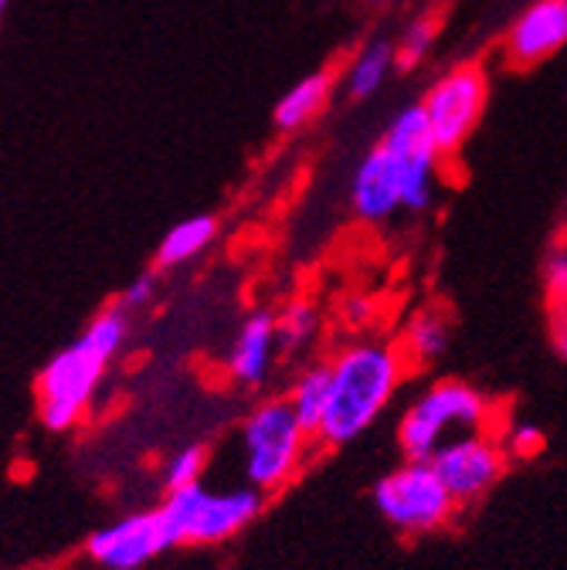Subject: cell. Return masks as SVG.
I'll list each match as a JSON object with an SVG mask.
<instances>
[{
  "label": "cell",
  "mask_w": 567,
  "mask_h": 570,
  "mask_svg": "<svg viewBox=\"0 0 567 570\" xmlns=\"http://www.w3.org/2000/svg\"><path fill=\"white\" fill-rule=\"evenodd\" d=\"M330 361V404L316 428L320 449H343L358 442L391 407L411 367L394 336H353Z\"/></svg>",
  "instance_id": "6da1fadb"
},
{
  "label": "cell",
  "mask_w": 567,
  "mask_h": 570,
  "mask_svg": "<svg viewBox=\"0 0 567 570\" xmlns=\"http://www.w3.org/2000/svg\"><path fill=\"white\" fill-rule=\"evenodd\" d=\"M129 340V313L113 303L99 309L79 340L61 346L38 374V417L48 432H72L99 394L102 374Z\"/></svg>",
  "instance_id": "7a4b0ae2"
},
{
  "label": "cell",
  "mask_w": 567,
  "mask_h": 570,
  "mask_svg": "<svg viewBox=\"0 0 567 570\" xmlns=\"http://www.w3.org/2000/svg\"><path fill=\"white\" fill-rule=\"evenodd\" d=\"M500 417L496 404L459 377H439L424 384L398 417V449L411 462H432V455L469 432H492Z\"/></svg>",
  "instance_id": "3957f363"
},
{
  "label": "cell",
  "mask_w": 567,
  "mask_h": 570,
  "mask_svg": "<svg viewBox=\"0 0 567 570\" xmlns=\"http://www.w3.org/2000/svg\"><path fill=\"white\" fill-rule=\"evenodd\" d=\"M316 439L286 397L255 404L238 428V469L245 485L262 495L286 489L306 465Z\"/></svg>",
  "instance_id": "277c9868"
},
{
  "label": "cell",
  "mask_w": 567,
  "mask_h": 570,
  "mask_svg": "<svg viewBox=\"0 0 567 570\" xmlns=\"http://www.w3.org/2000/svg\"><path fill=\"white\" fill-rule=\"evenodd\" d=\"M170 550L174 547H211L225 543L248 530L262 510L265 495L252 485H228V489H211L204 482L190 489L167 492V499L157 507Z\"/></svg>",
  "instance_id": "5b68a950"
},
{
  "label": "cell",
  "mask_w": 567,
  "mask_h": 570,
  "mask_svg": "<svg viewBox=\"0 0 567 570\" xmlns=\"http://www.w3.org/2000/svg\"><path fill=\"white\" fill-rule=\"evenodd\" d=\"M374 510L401 537H429L449 527L459 513L456 495L446 489L432 462L404 459L374 482Z\"/></svg>",
  "instance_id": "8992f818"
},
{
  "label": "cell",
  "mask_w": 567,
  "mask_h": 570,
  "mask_svg": "<svg viewBox=\"0 0 567 570\" xmlns=\"http://www.w3.org/2000/svg\"><path fill=\"white\" fill-rule=\"evenodd\" d=\"M486 102H489V76L482 65H456L442 71L429 86V92L421 96L429 132L446 160L456 157L469 142V136L476 132L486 112Z\"/></svg>",
  "instance_id": "52a82bcc"
},
{
  "label": "cell",
  "mask_w": 567,
  "mask_h": 570,
  "mask_svg": "<svg viewBox=\"0 0 567 570\" xmlns=\"http://www.w3.org/2000/svg\"><path fill=\"white\" fill-rule=\"evenodd\" d=\"M381 139H388L404 160L401 210H408V214L429 210L436 204V194H439V177H442L446 157L439 154L436 139L429 132V119H424L421 102L398 109Z\"/></svg>",
  "instance_id": "ba28073f"
},
{
  "label": "cell",
  "mask_w": 567,
  "mask_h": 570,
  "mask_svg": "<svg viewBox=\"0 0 567 570\" xmlns=\"http://www.w3.org/2000/svg\"><path fill=\"white\" fill-rule=\"evenodd\" d=\"M510 462L514 459L496 432L459 435L432 455L436 472L442 475L446 489L456 495L459 507H472L479 499H486L489 489H496V482L507 475Z\"/></svg>",
  "instance_id": "9c48e42d"
},
{
  "label": "cell",
  "mask_w": 567,
  "mask_h": 570,
  "mask_svg": "<svg viewBox=\"0 0 567 570\" xmlns=\"http://www.w3.org/2000/svg\"><path fill=\"white\" fill-rule=\"evenodd\" d=\"M170 550L160 510H139L99 527L86 540V557L99 570H139Z\"/></svg>",
  "instance_id": "30bf717a"
},
{
  "label": "cell",
  "mask_w": 567,
  "mask_h": 570,
  "mask_svg": "<svg viewBox=\"0 0 567 570\" xmlns=\"http://www.w3.org/2000/svg\"><path fill=\"white\" fill-rule=\"evenodd\" d=\"M404 160L388 139L374 142L350 177V207L364 225H384L401 210Z\"/></svg>",
  "instance_id": "8fae6325"
},
{
  "label": "cell",
  "mask_w": 567,
  "mask_h": 570,
  "mask_svg": "<svg viewBox=\"0 0 567 570\" xmlns=\"http://www.w3.org/2000/svg\"><path fill=\"white\" fill-rule=\"evenodd\" d=\"M567 48V0H534L524 8L504 41L514 68H537Z\"/></svg>",
  "instance_id": "7c38bea8"
},
{
  "label": "cell",
  "mask_w": 567,
  "mask_h": 570,
  "mask_svg": "<svg viewBox=\"0 0 567 570\" xmlns=\"http://www.w3.org/2000/svg\"><path fill=\"white\" fill-rule=\"evenodd\" d=\"M278 333H275V313L272 309H252L242 326L232 336V346L225 353V371L238 387H262L278 361Z\"/></svg>",
  "instance_id": "4fadbf2b"
},
{
  "label": "cell",
  "mask_w": 567,
  "mask_h": 570,
  "mask_svg": "<svg viewBox=\"0 0 567 570\" xmlns=\"http://www.w3.org/2000/svg\"><path fill=\"white\" fill-rule=\"evenodd\" d=\"M394 340H398L411 371L432 367V364L442 361V356L449 353V346H452V320L436 306H421L401 323Z\"/></svg>",
  "instance_id": "5bb4252c"
},
{
  "label": "cell",
  "mask_w": 567,
  "mask_h": 570,
  "mask_svg": "<svg viewBox=\"0 0 567 570\" xmlns=\"http://www.w3.org/2000/svg\"><path fill=\"white\" fill-rule=\"evenodd\" d=\"M333 86H336L333 71H326V68L310 71V76H303L300 82H293L286 92L278 96V102L272 109V126L278 132H300L330 106Z\"/></svg>",
  "instance_id": "9a60e30c"
},
{
  "label": "cell",
  "mask_w": 567,
  "mask_h": 570,
  "mask_svg": "<svg viewBox=\"0 0 567 570\" xmlns=\"http://www.w3.org/2000/svg\"><path fill=\"white\" fill-rule=\"evenodd\" d=\"M394 68H398L394 41L374 38V41H368L358 55L350 58V65L343 71V92L353 102H364V99H371V96H378L384 89V82L391 79Z\"/></svg>",
  "instance_id": "2e32d148"
},
{
  "label": "cell",
  "mask_w": 567,
  "mask_h": 570,
  "mask_svg": "<svg viewBox=\"0 0 567 570\" xmlns=\"http://www.w3.org/2000/svg\"><path fill=\"white\" fill-rule=\"evenodd\" d=\"M218 242V218L215 214H194V218L177 222L157 245V268H180L201 258Z\"/></svg>",
  "instance_id": "e0dca14e"
},
{
  "label": "cell",
  "mask_w": 567,
  "mask_h": 570,
  "mask_svg": "<svg viewBox=\"0 0 567 570\" xmlns=\"http://www.w3.org/2000/svg\"><path fill=\"white\" fill-rule=\"evenodd\" d=\"M286 401L293 404V411L300 414V421L313 432L316 439V428L326 414V404H330V361H310L296 371L290 391H286Z\"/></svg>",
  "instance_id": "ac0fdd59"
},
{
  "label": "cell",
  "mask_w": 567,
  "mask_h": 570,
  "mask_svg": "<svg viewBox=\"0 0 567 570\" xmlns=\"http://www.w3.org/2000/svg\"><path fill=\"white\" fill-rule=\"evenodd\" d=\"M275 333H278L282 353L300 356V353L313 350V343L323 333V313H320V306L313 299H306V296L290 299L286 306L275 313Z\"/></svg>",
  "instance_id": "d6986e66"
},
{
  "label": "cell",
  "mask_w": 567,
  "mask_h": 570,
  "mask_svg": "<svg viewBox=\"0 0 567 570\" xmlns=\"http://www.w3.org/2000/svg\"><path fill=\"white\" fill-rule=\"evenodd\" d=\"M207 462H211V452L204 445H184V449H177L164 462V485H167V492L190 489V485L204 482Z\"/></svg>",
  "instance_id": "ffe728a7"
},
{
  "label": "cell",
  "mask_w": 567,
  "mask_h": 570,
  "mask_svg": "<svg viewBox=\"0 0 567 570\" xmlns=\"http://www.w3.org/2000/svg\"><path fill=\"white\" fill-rule=\"evenodd\" d=\"M436 41H439V24L432 18H414L394 45L398 68H418L424 58L432 55Z\"/></svg>",
  "instance_id": "44dd1931"
},
{
  "label": "cell",
  "mask_w": 567,
  "mask_h": 570,
  "mask_svg": "<svg viewBox=\"0 0 567 570\" xmlns=\"http://www.w3.org/2000/svg\"><path fill=\"white\" fill-rule=\"evenodd\" d=\"M340 323H343V330H350V333H364V336H371L368 330H374V326L381 323V303L371 299V296H364V293H353V296L340 299Z\"/></svg>",
  "instance_id": "7402d4cb"
},
{
  "label": "cell",
  "mask_w": 567,
  "mask_h": 570,
  "mask_svg": "<svg viewBox=\"0 0 567 570\" xmlns=\"http://www.w3.org/2000/svg\"><path fill=\"white\" fill-rule=\"evenodd\" d=\"M500 442L510 452V459H534V455L544 452V432H540V424L524 421V417L520 421H507Z\"/></svg>",
  "instance_id": "603a6c76"
},
{
  "label": "cell",
  "mask_w": 567,
  "mask_h": 570,
  "mask_svg": "<svg viewBox=\"0 0 567 570\" xmlns=\"http://www.w3.org/2000/svg\"><path fill=\"white\" fill-rule=\"evenodd\" d=\"M544 282H547V296L550 309H567V248H554L544 262Z\"/></svg>",
  "instance_id": "cb8c5ba5"
},
{
  "label": "cell",
  "mask_w": 567,
  "mask_h": 570,
  "mask_svg": "<svg viewBox=\"0 0 567 570\" xmlns=\"http://www.w3.org/2000/svg\"><path fill=\"white\" fill-rule=\"evenodd\" d=\"M154 299H157V275H154V272H144V275H136V278L126 285L116 303H119L126 313H136V309H147Z\"/></svg>",
  "instance_id": "d4e9b609"
},
{
  "label": "cell",
  "mask_w": 567,
  "mask_h": 570,
  "mask_svg": "<svg viewBox=\"0 0 567 570\" xmlns=\"http://www.w3.org/2000/svg\"><path fill=\"white\" fill-rule=\"evenodd\" d=\"M550 343L560 361H567V309H550Z\"/></svg>",
  "instance_id": "484cf974"
},
{
  "label": "cell",
  "mask_w": 567,
  "mask_h": 570,
  "mask_svg": "<svg viewBox=\"0 0 567 570\" xmlns=\"http://www.w3.org/2000/svg\"><path fill=\"white\" fill-rule=\"evenodd\" d=\"M560 248H567V218H564V228H560Z\"/></svg>",
  "instance_id": "4316f807"
},
{
  "label": "cell",
  "mask_w": 567,
  "mask_h": 570,
  "mask_svg": "<svg viewBox=\"0 0 567 570\" xmlns=\"http://www.w3.org/2000/svg\"><path fill=\"white\" fill-rule=\"evenodd\" d=\"M8 4L11 0H0V21H4V14H8Z\"/></svg>",
  "instance_id": "83f0119b"
},
{
  "label": "cell",
  "mask_w": 567,
  "mask_h": 570,
  "mask_svg": "<svg viewBox=\"0 0 567 570\" xmlns=\"http://www.w3.org/2000/svg\"><path fill=\"white\" fill-rule=\"evenodd\" d=\"M564 96H567V86H564Z\"/></svg>",
  "instance_id": "f1b7e54d"
}]
</instances>
